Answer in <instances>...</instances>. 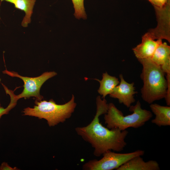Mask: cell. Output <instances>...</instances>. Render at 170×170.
Segmentation results:
<instances>
[{
  "instance_id": "obj_1",
  "label": "cell",
  "mask_w": 170,
  "mask_h": 170,
  "mask_svg": "<svg viewBox=\"0 0 170 170\" xmlns=\"http://www.w3.org/2000/svg\"><path fill=\"white\" fill-rule=\"evenodd\" d=\"M96 112L88 125L76 128L77 133L94 148V155L99 157L108 150L120 152L127 145L125 139L128 132L117 128L109 129L99 122V117L107 112L108 104L105 98L98 96L96 99Z\"/></svg>"
},
{
  "instance_id": "obj_2",
  "label": "cell",
  "mask_w": 170,
  "mask_h": 170,
  "mask_svg": "<svg viewBox=\"0 0 170 170\" xmlns=\"http://www.w3.org/2000/svg\"><path fill=\"white\" fill-rule=\"evenodd\" d=\"M138 60L143 66L140 76L143 83L141 89L143 100L151 104L165 98L168 84L165 73L161 66L155 64L150 59Z\"/></svg>"
},
{
  "instance_id": "obj_3",
  "label": "cell",
  "mask_w": 170,
  "mask_h": 170,
  "mask_svg": "<svg viewBox=\"0 0 170 170\" xmlns=\"http://www.w3.org/2000/svg\"><path fill=\"white\" fill-rule=\"evenodd\" d=\"M35 104L33 108H24L23 115L44 119L50 127L63 123L70 118L76 105L73 95L70 100L62 105L56 104L52 99L48 101L36 100Z\"/></svg>"
},
{
  "instance_id": "obj_4",
  "label": "cell",
  "mask_w": 170,
  "mask_h": 170,
  "mask_svg": "<svg viewBox=\"0 0 170 170\" xmlns=\"http://www.w3.org/2000/svg\"><path fill=\"white\" fill-rule=\"evenodd\" d=\"M129 108V111L133 113L124 116L114 104H108V110L104 117L106 127L109 129L117 128L122 131L129 128H137L144 125L152 117L150 111L142 108L139 100Z\"/></svg>"
},
{
  "instance_id": "obj_5",
  "label": "cell",
  "mask_w": 170,
  "mask_h": 170,
  "mask_svg": "<svg viewBox=\"0 0 170 170\" xmlns=\"http://www.w3.org/2000/svg\"><path fill=\"white\" fill-rule=\"evenodd\" d=\"M144 151L138 150L130 153H116L108 150L103 155L99 160L94 159L85 163L82 169L85 170H116L132 158L138 156H142Z\"/></svg>"
},
{
  "instance_id": "obj_6",
  "label": "cell",
  "mask_w": 170,
  "mask_h": 170,
  "mask_svg": "<svg viewBox=\"0 0 170 170\" xmlns=\"http://www.w3.org/2000/svg\"><path fill=\"white\" fill-rule=\"evenodd\" d=\"M2 72L12 77L20 78L24 82V89L20 94L16 95L12 92L13 98L16 101L20 99H26L31 97L35 98L37 100H42L43 97L40 93L41 87L46 81L57 75V73L54 71L46 72L38 76L31 77L22 76L17 72L7 69Z\"/></svg>"
},
{
  "instance_id": "obj_7",
  "label": "cell",
  "mask_w": 170,
  "mask_h": 170,
  "mask_svg": "<svg viewBox=\"0 0 170 170\" xmlns=\"http://www.w3.org/2000/svg\"><path fill=\"white\" fill-rule=\"evenodd\" d=\"M153 6L156 14L158 25L149 32L155 39L164 38L170 42V0L162 8Z\"/></svg>"
},
{
  "instance_id": "obj_8",
  "label": "cell",
  "mask_w": 170,
  "mask_h": 170,
  "mask_svg": "<svg viewBox=\"0 0 170 170\" xmlns=\"http://www.w3.org/2000/svg\"><path fill=\"white\" fill-rule=\"evenodd\" d=\"M119 78L120 82L110 94V96L118 99L120 103L129 108L135 102L134 95L137 92L135 91L134 82H128L122 74L119 75Z\"/></svg>"
},
{
  "instance_id": "obj_9",
  "label": "cell",
  "mask_w": 170,
  "mask_h": 170,
  "mask_svg": "<svg viewBox=\"0 0 170 170\" xmlns=\"http://www.w3.org/2000/svg\"><path fill=\"white\" fill-rule=\"evenodd\" d=\"M148 31L142 37L141 43L133 49L134 53L138 60L150 59L162 39L156 41Z\"/></svg>"
},
{
  "instance_id": "obj_10",
  "label": "cell",
  "mask_w": 170,
  "mask_h": 170,
  "mask_svg": "<svg viewBox=\"0 0 170 170\" xmlns=\"http://www.w3.org/2000/svg\"><path fill=\"white\" fill-rule=\"evenodd\" d=\"M159 163L156 161H144L141 156L134 157L116 170H159Z\"/></svg>"
},
{
  "instance_id": "obj_11",
  "label": "cell",
  "mask_w": 170,
  "mask_h": 170,
  "mask_svg": "<svg viewBox=\"0 0 170 170\" xmlns=\"http://www.w3.org/2000/svg\"><path fill=\"white\" fill-rule=\"evenodd\" d=\"M150 107L155 115L151 122L159 127L170 125V106H162L157 104H150Z\"/></svg>"
},
{
  "instance_id": "obj_12",
  "label": "cell",
  "mask_w": 170,
  "mask_h": 170,
  "mask_svg": "<svg viewBox=\"0 0 170 170\" xmlns=\"http://www.w3.org/2000/svg\"><path fill=\"white\" fill-rule=\"evenodd\" d=\"M0 6L1 2L5 1L13 4L15 8L24 11L25 15L22 20L21 26L24 27H27L28 24L31 21V17L36 0H0Z\"/></svg>"
},
{
  "instance_id": "obj_13",
  "label": "cell",
  "mask_w": 170,
  "mask_h": 170,
  "mask_svg": "<svg viewBox=\"0 0 170 170\" xmlns=\"http://www.w3.org/2000/svg\"><path fill=\"white\" fill-rule=\"evenodd\" d=\"M95 79L100 83V87L98 92L102 95V98L103 99L105 98L108 94H111L120 82L117 78L110 75L107 72L103 74L101 80Z\"/></svg>"
},
{
  "instance_id": "obj_14",
  "label": "cell",
  "mask_w": 170,
  "mask_h": 170,
  "mask_svg": "<svg viewBox=\"0 0 170 170\" xmlns=\"http://www.w3.org/2000/svg\"><path fill=\"white\" fill-rule=\"evenodd\" d=\"M151 60L156 65L161 66L170 60V47L162 42L158 46Z\"/></svg>"
},
{
  "instance_id": "obj_15",
  "label": "cell",
  "mask_w": 170,
  "mask_h": 170,
  "mask_svg": "<svg viewBox=\"0 0 170 170\" xmlns=\"http://www.w3.org/2000/svg\"><path fill=\"white\" fill-rule=\"evenodd\" d=\"M75 9L74 16L77 19L86 18L84 0H71Z\"/></svg>"
},
{
  "instance_id": "obj_16",
  "label": "cell",
  "mask_w": 170,
  "mask_h": 170,
  "mask_svg": "<svg viewBox=\"0 0 170 170\" xmlns=\"http://www.w3.org/2000/svg\"><path fill=\"white\" fill-rule=\"evenodd\" d=\"M17 102L14 99L10 98V102L6 108H4L2 107H0V119L4 115L8 114L9 111L13 109L16 105Z\"/></svg>"
},
{
  "instance_id": "obj_17",
  "label": "cell",
  "mask_w": 170,
  "mask_h": 170,
  "mask_svg": "<svg viewBox=\"0 0 170 170\" xmlns=\"http://www.w3.org/2000/svg\"><path fill=\"white\" fill-rule=\"evenodd\" d=\"M166 79L168 84V88L166 96L165 98L167 106H170V73L166 74Z\"/></svg>"
},
{
  "instance_id": "obj_18",
  "label": "cell",
  "mask_w": 170,
  "mask_h": 170,
  "mask_svg": "<svg viewBox=\"0 0 170 170\" xmlns=\"http://www.w3.org/2000/svg\"><path fill=\"white\" fill-rule=\"evenodd\" d=\"M153 6L160 8L163 7L169 0H148Z\"/></svg>"
},
{
  "instance_id": "obj_19",
  "label": "cell",
  "mask_w": 170,
  "mask_h": 170,
  "mask_svg": "<svg viewBox=\"0 0 170 170\" xmlns=\"http://www.w3.org/2000/svg\"><path fill=\"white\" fill-rule=\"evenodd\" d=\"M16 167H10L8 164L6 162H3L2 163L0 166V170H19Z\"/></svg>"
},
{
  "instance_id": "obj_20",
  "label": "cell",
  "mask_w": 170,
  "mask_h": 170,
  "mask_svg": "<svg viewBox=\"0 0 170 170\" xmlns=\"http://www.w3.org/2000/svg\"><path fill=\"white\" fill-rule=\"evenodd\" d=\"M163 71L166 74L170 73V60L161 66Z\"/></svg>"
},
{
  "instance_id": "obj_21",
  "label": "cell",
  "mask_w": 170,
  "mask_h": 170,
  "mask_svg": "<svg viewBox=\"0 0 170 170\" xmlns=\"http://www.w3.org/2000/svg\"><path fill=\"white\" fill-rule=\"evenodd\" d=\"M1 107V103H0V107Z\"/></svg>"
},
{
  "instance_id": "obj_22",
  "label": "cell",
  "mask_w": 170,
  "mask_h": 170,
  "mask_svg": "<svg viewBox=\"0 0 170 170\" xmlns=\"http://www.w3.org/2000/svg\"></svg>"
}]
</instances>
